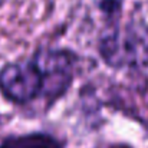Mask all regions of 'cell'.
<instances>
[{"label":"cell","instance_id":"cell-1","mask_svg":"<svg viewBox=\"0 0 148 148\" xmlns=\"http://www.w3.org/2000/svg\"><path fill=\"white\" fill-rule=\"evenodd\" d=\"M79 62L73 49L39 46L29 56L0 66V95L16 106L43 101L50 108L72 88Z\"/></svg>","mask_w":148,"mask_h":148},{"label":"cell","instance_id":"cell-2","mask_svg":"<svg viewBox=\"0 0 148 148\" xmlns=\"http://www.w3.org/2000/svg\"><path fill=\"white\" fill-rule=\"evenodd\" d=\"M0 148H65L63 143L46 131L9 134L0 140Z\"/></svg>","mask_w":148,"mask_h":148},{"label":"cell","instance_id":"cell-3","mask_svg":"<svg viewBox=\"0 0 148 148\" xmlns=\"http://www.w3.org/2000/svg\"><path fill=\"white\" fill-rule=\"evenodd\" d=\"M97 7L108 20H116L122 12L124 0H97Z\"/></svg>","mask_w":148,"mask_h":148}]
</instances>
